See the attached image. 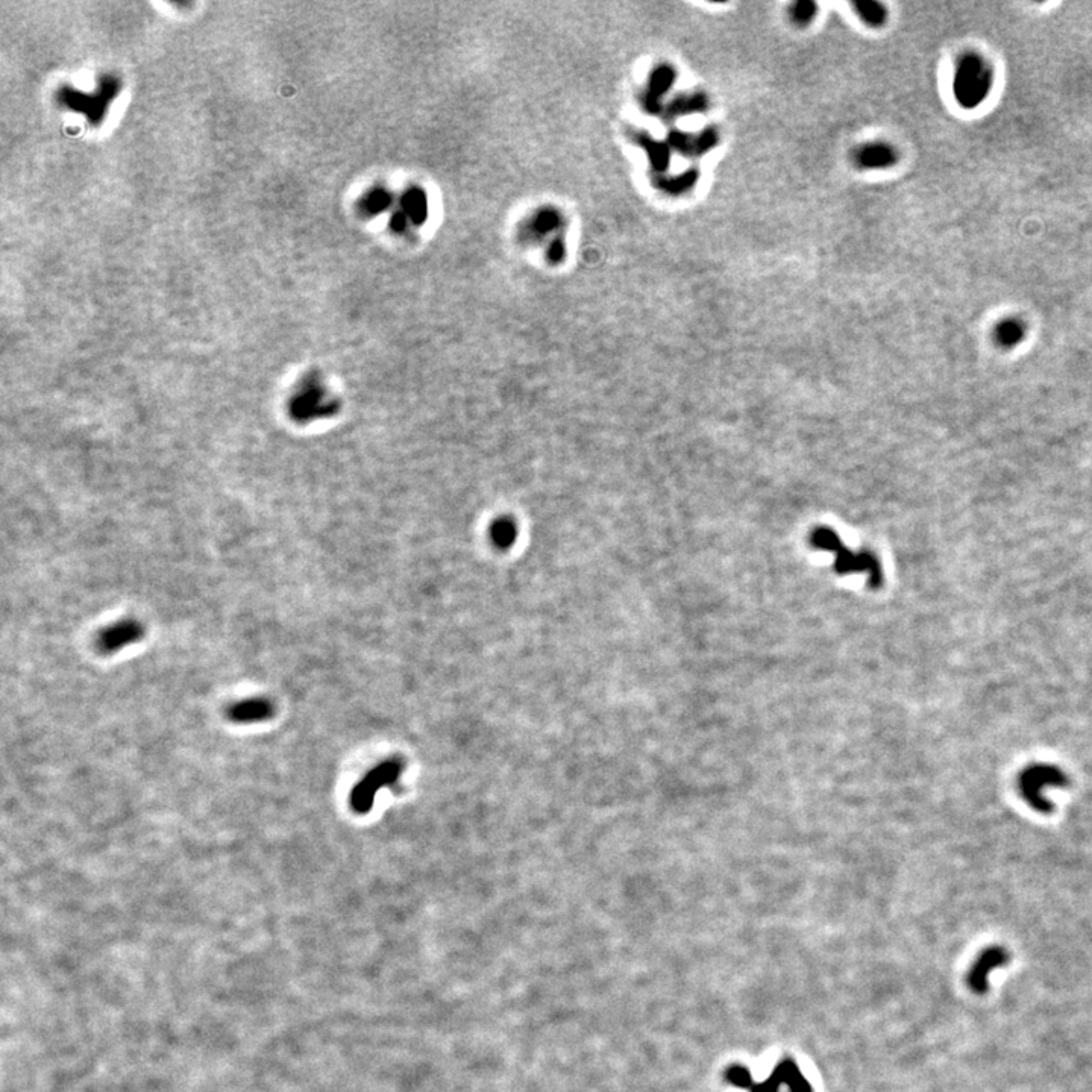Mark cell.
I'll return each instance as SVG.
<instances>
[{
	"mask_svg": "<svg viewBox=\"0 0 1092 1092\" xmlns=\"http://www.w3.org/2000/svg\"><path fill=\"white\" fill-rule=\"evenodd\" d=\"M399 772H401V764L397 762H387L375 768L374 771L366 775V779L354 789L349 798L352 809L359 813H366L367 810L370 809L375 794L380 791V787L395 781Z\"/></svg>",
	"mask_w": 1092,
	"mask_h": 1092,
	"instance_id": "obj_4",
	"label": "cell"
},
{
	"mask_svg": "<svg viewBox=\"0 0 1092 1092\" xmlns=\"http://www.w3.org/2000/svg\"><path fill=\"white\" fill-rule=\"evenodd\" d=\"M275 706L268 698H249L231 706L226 716L236 724H253L274 718Z\"/></svg>",
	"mask_w": 1092,
	"mask_h": 1092,
	"instance_id": "obj_6",
	"label": "cell"
},
{
	"mask_svg": "<svg viewBox=\"0 0 1092 1092\" xmlns=\"http://www.w3.org/2000/svg\"><path fill=\"white\" fill-rule=\"evenodd\" d=\"M993 85V72L977 54H965L957 62L955 94L963 108L978 107L986 99Z\"/></svg>",
	"mask_w": 1092,
	"mask_h": 1092,
	"instance_id": "obj_2",
	"label": "cell"
},
{
	"mask_svg": "<svg viewBox=\"0 0 1092 1092\" xmlns=\"http://www.w3.org/2000/svg\"><path fill=\"white\" fill-rule=\"evenodd\" d=\"M1009 956L1004 948H989L978 957L977 963L972 967L968 977V985L974 993H985L988 986V976L993 968H999L1008 962Z\"/></svg>",
	"mask_w": 1092,
	"mask_h": 1092,
	"instance_id": "obj_7",
	"label": "cell"
},
{
	"mask_svg": "<svg viewBox=\"0 0 1092 1092\" xmlns=\"http://www.w3.org/2000/svg\"><path fill=\"white\" fill-rule=\"evenodd\" d=\"M1069 780L1061 768L1050 764H1035L1027 766L1018 777V792L1031 809L1048 815L1053 804L1047 798L1048 787H1067Z\"/></svg>",
	"mask_w": 1092,
	"mask_h": 1092,
	"instance_id": "obj_3",
	"label": "cell"
},
{
	"mask_svg": "<svg viewBox=\"0 0 1092 1092\" xmlns=\"http://www.w3.org/2000/svg\"><path fill=\"white\" fill-rule=\"evenodd\" d=\"M1025 327L1018 319H1006L997 325L995 340L1004 348H1012L1023 340Z\"/></svg>",
	"mask_w": 1092,
	"mask_h": 1092,
	"instance_id": "obj_8",
	"label": "cell"
},
{
	"mask_svg": "<svg viewBox=\"0 0 1092 1092\" xmlns=\"http://www.w3.org/2000/svg\"><path fill=\"white\" fill-rule=\"evenodd\" d=\"M492 535L495 539V543L501 548H507L512 545L514 537H516V527L512 520H498L495 527L492 530Z\"/></svg>",
	"mask_w": 1092,
	"mask_h": 1092,
	"instance_id": "obj_11",
	"label": "cell"
},
{
	"mask_svg": "<svg viewBox=\"0 0 1092 1092\" xmlns=\"http://www.w3.org/2000/svg\"><path fill=\"white\" fill-rule=\"evenodd\" d=\"M774 1073L777 1074L781 1084H786L792 1092H812L809 1082L802 1077V1073L791 1062H785L779 1067H775Z\"/></svg>",
	"mask_w": 1092,
	"mask_h": 1092,
	"instance_id": "obj_9",
	"label": "cell"
},
{
	"mask_svg": "<svg viewBox=\"0 0 1092 1092\" xmlns=\"http://www.w3.org/2000/svg\"><path fill=\"white\" fill-rule=\"evenodd\" d=\"M145 630L137 621H123L113 626H108L98 637V649L104 654H113L119 649L128 647L131 643L140 641Z\"/></svg>",
	"mask_w": 1092,
	"mask_h": 1092,
	"instance_id": "obj_5",
	"label": "cell"
},
{
	"mask_svg": "<svg viewBox=\"0 0 1092 1092\" xmlns=\"http://www.w3.org/2000/svg\"><path fill=\"white\" fill-rule=\"evenodd\" d=\"M810 542L817 550L828 551L834 556V567L839 573H868L872 588H879L883 573L879 560L870 552H853L842 543L839 535L828 528H818Z\"/></svg>",
	"mask_w": 1092,
	"mask_h": 1092,
	"instance_id": "obj_1",
	"label": "cell"
},
{
	"mask_svg": "<svg viewBox=\"0 0 1092 1092\" xmlns=\"http://www.w3.org/2000/svg\"><path fill=\"white\" fill-rule=\"evenodd\" d=\"M857 8H859L860 14H862L863 19H865L866 22H871V24H882V22L885 20V11L882 9L879 3H870V2H865V3H859Z\"/></svg>",
	"mask_w": 1092,
	"mask_h": 1092,
	"instance_id": "obj_12",
	"label": "cell"
},
{
	"mask_svg": "<svg viewBox=\"0 0 1092 1092\" xmlns=\"http://www.w3.org/2000/svg\"><path fill=\"white\" fill-rule=\"evenodd\" d=\"M860 158H862V164H865V166L885 168V166H891L894 162L895 153L887 146L876 145L865 149L862 155H860Z\"/></svg>",
	"mask_w": 1092,
	"mask_h": 1092,
	"instance_id": "obj_10",
	"label": "cell"
},
{
	"mask_svg": "<svg viewBox=\"0 0 1092 1092\" xmlns=\"http://www.w3.org/2000/svg\"><path fill=\"white\" fill-rule=\"evenodd\" d=\"M728 1080H730L732 1084H736V1086L748 1088V1089L749 1086L753 1084V1080H751V1076H749L748 1069L742 1068V1067H734V1068L730 1069V1071H728Z\"/></svg>",
	"mask_w": 1092,
	"mask_h": 1092,
	"instance_id": "obj_13",
	"label": "cell"
}]
</instances>
